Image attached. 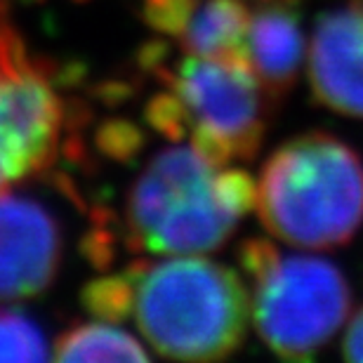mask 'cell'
<instances>
[{
	"label": "cell",
	"instance_id": "2",
	"mask_svg": "<svg viewBox=\"0 0 363 363\" xmlns=\"http://www.w3.org/2000/svg\"><path fill=\"white\" fill-rule=\"evenodd\" d=\"M128 314L163 357L215 361L243 342L250 295L229 267L196 255H165L128 274Z\"/></svg>",
	"mask_w": 363,
	"mask_h": 363
},
{
	"label": "cell",
	"instance_id": "12",
	"mask_svg": "<svg viewBox=\"0 0 363 363\" xmlns=\"http://www.w3.org/2000/svg\"><path fill=\"white\" fill-rule=\"evenodd\" d=\"M48 342L40 328L19 311L0 309V361H43Z\"/></svg>",
	"mask_w": 363,
	"mask_h": 363
},
{
	"label": "cell",
	"instance_id": "7",
	"mask_svg": "<svg viewBox=\"0 0 363 363\" xmlns=\"http://www.w3.org/2000/svg\"><path fill=\"white\" fill-rule=\"evenodd\" d=\"M62 257L60 224L28 196L0 191V300L40 293Z\"/></svg>",
	"mask_w": 363,
	"mask_h": 363
},
{
	"label": "cell",
	"instance_id": "13",
	"mask_svg": "<svg viewBox=\"0 0 363 363\" xmlns=\"http://www.w3.org/2000/svg\"><path fill=\"white\" fill-rule=\"evenodd\" d=\"M342 357L347 361H363V309L354 316L342 342Z\"/></svg>",
	"mask_w": 363,
	"mask_h": 363
},
{
	"label": "cell",
	"instance_id": "9",
	"mask_svg": "<svg viewBox=\"0 0 363 363\" xmlns=\"http://www.w3.org/2000/svg\"><path fill=\"white\" fill-rule=\"evenodd\" d=\"M245 62L267 94L293 88L304 62V33L293 0H262L250 10Z\"/></svg>",
	"mask_w": 363,
	"mask_h": 363
},
{
	"label": "cell",
	"instance_id": "3",
	"mask_svg": "<svg viewBox=\"0 0 363 363\" xmlns=\"http://www.w3.org/2000/svg\"><path fill=\"white\" fill-rule=\"evenodd\" d=\"M255 206L267 231L283 243L333 248L363 222V163L333 135H302L264 163Z\"/></svg>",
	"mask_w": 363,
	"mask_h": 363
},
{
	"label": "cell",
	"instance_id": "8",
	"mask_svg": "<svg viewBox=\"0 0 363 363\" xmlns=\"http://www.w3.org/2000/svg\"><path fill=\"white\" fill-rule=\"evenodd\" d=\"M309 81L333 111L363 118V5L325 12L311 35Z\"/></svg>",
	"mask_w": 363,
	"mask_h": 363
},
{
	"label": "cell",
	"instance_id": "4",
	"mask_svg": "<svg viewBox=\"0 0 363 363\" xmlns=\"http://www.w3.org/2000/svg\"><path fill=\"white\" fill-rule=\"evenodd\" d=\"M241 267L250 281L252 323L283 359L316 357L350 314V286L328 259L281 255L272 243L250 241L241 250Z\"/></svg>",
	"mask_w": 363,
	"mask_h": 363
},
{
	"label": "cell",
	"instance_id": "10",
	"mask_svg": "<svg viewBox=\"0 0 363 363\" xmlns=\"http://www.w3.org/2000/svg\"><path fill=\"white\" fill-rule=\"evenodd\" d=\"M250 7L243 0H194L175 35L194 57L245 60Z\"/></svg>",
	"mask_w": 363,
	"mask_h": 363
},
{
	"label": "cell",
	"instance_id": "6",
	"mask_svg": "<svg viewBox=\"0 0 363 363\" xmlns=\"http://www.w3.org/2000/svg\"><path fill=\"white\" fill-rule=\"evenodd\" d=\"M62 128L60 97L24 60L10 35H0V191L50 156Z\"/></svg>",
	"mask_w": 363,
	"mask_h": 363
},
{
	"label": "cell",
	"instance_id": "15",
	"mask_svg": "<svg viewBox=\"0 0 363 363\" xmlns=\"http://www.w3.org/2000/svg\"><path fill=\"white\" fill-rule=\"evenodd\" d=\"M361 5H363V0H361Z\"/></svg>",
	"mask_w": 363,
	"mask_h": 363
},
{
	"label": "cell",
	"instance_id": "1",
	"mask_svg": "<svg viewBox=\"0 0 363 363\" xmlns=\"http://www.w3.org/2000/svg\"><path fill=\"white\" fill-rule=\"evenodd\" d=\"M257 184L245 170L215 161L196 144L161 151L128 199L137 245L156 255H201L227 241L255 206Z\"/></svg>",
	"mask_w": 363,
	"mask_h": 363
},
{
	"label": "cell",
	"instance_id": "5",
	"mask_svg": "<svg viewBox=\"0 0 363 363\" xmlns=\"http://www.w3.org/2000/svg\"><path fill=\"white\" fill-rule=\"evenodd\" d=\"M156 125L189 133L215 161H245L264 135L262 85L236 57L186 55L170 78V94L156 101Z\"/></svg>",
	"mask_w": 363,
	"mask_h": 363
},
{
	"label": "cell",
	"instance_id": "11",
	"mask_svg": "<svg viewBox=\"0 0 363 363\" xmlns=\"http://www.w3.org/2000/svg\"><path fill=\"white\" fill-rule=\"evenodd\" d=\"M60 361H147L140 340L106 321L78 325L67 333L55 350Z\"/></svg>",
	"mask_w": 363,
	"mask_h": 363
},
{
	"label": "cell",
	"instance_id": "14",
	"mask_svg": "<svg viewBox=\"0 0 363 363\" xmlns=\"http://www.w3.org/2000/svg\"><path fill=\"white\" fill-rule=\"evenodd\" d=\"M158 3H163V0H149V7L151 5H158Z\"/></svg>",
	"mask_w": 363,
	"mask_h": 363
}]
</instances>
